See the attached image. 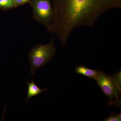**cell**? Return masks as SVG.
<instances>
[{
	"label": "cell",
	"mask_w": 121,
	"mask_h": 121,
	"mask_svg": "<svg viewBox=\"0 0 121 121\" xmlns=\"http://www.w3.org/2000/svg\"><path fill=\"white\" fill-rule=\"evenodd\" d=\"M121 7V0H53L54 18L47 30L64 47L76 28L92 27L106 12Z\"/></svg>",
	"instance_id": "cell-1"
},
{
	"label": "cell",
	"mask_w": 121,
	"mask_h": 121,
	"mask_svg": "<svg viewBox=\"0 0 121 121\" xmlns=\"http://www.w3.org/2000/svg\"><path fill=\"white\" fill-rule=\"evenodd\" d=\"M17 7L13 0H0V9L4 11H8Z\"/></svg>",
	"instance_id": "cell-7"
},
{
	"label": "cell",
	"mask_w": 121,
	"mask_h": 121,
	"mask_svg": "<svg viewBox=\"0 0 121 121\" xmlns=\"http://www.w3.org/2000/svg\"><path fill=\"white\" fill-rule=\"evenodd\" d=\"M95 80L104 94L109 99L108 105L121 106V71L111 76L99 70Z\"/></svg>",
	"instance_id": "cell-2"
},
{
	"label": "cell",
	"mask_w": 121,
	"mask_h": 121,
	"mask_svg": "<svg viewBox=\"0 0 121 121\" xmlns=\"http://www.w3.org/2000/svg\"><path fill=\"white\" fill-rule=\"evenodd\" d=\"M31 0H13L17 7L27 4H29Z\"/></svg>",
	"instance_id": "cell-9"
},
{
	"label": "cell",
	"mask_w": 121,
	"mask_h": 121,
	"mask_svg": "<svg viewBox=\"0 0 121 121\" xmlns=\"http://www.w3.org/2000/svg\"><path fill=\"white\" fill-rule=\"evenodd\" d=\"M28 86L27 94L26 101L27 103L31 98L40 94L43 92H45L48 90L47 88L41 89L35 84L34 82V78L33 79L31 82L30 83L28 81L26 82Z\"/></svg>",
	"instance_id": "cell-5"
},
{
	"label": "cell",
	"mask_w": 121,
	"mask_h": 121,
	"mask_svg": "<svg viewBox=\"0 0 121 121\" xmlns=\"http://www.w3.org/2000/svg\"><path fill=\"white\" fill-rule=\"evenodd\" d=\"M54 39H51L46 44H38L32 48L29 52L30 64V73L32 75L36 69L44 66L51 60L56 49L54 45Z\"/></svg>",
	"instance_id": "cell-3"
},
{
	"label": "cell",
	"mask_w": 121,
	"mask_h": 121,
	"mask_svg": "<svg viewBox=\"0 0 121 121\" xmlns=\"http://www.w3.org/2000/svg\"><path fill=\"white\" fill-rule=\"evenodd\" d=\"M29 4L32 8L33 19L48 28L54 18L51 0H31Z\"/></svg>",
	"instance_id": "cell-4"
},
{
	"label": "cell",
	"mask_w": 121,
	"mask_h": 121,
	"mask_svg": "<svg viewBox=\"0 0 121 121\" xmlns=\"http://www.w3.org/2000/svg\"><path fill=\"white\" fill-rule=\"evenodd\" d=\"M104 121H121V113L117 115L113 113H111L109 117L103 120Z\"/></svg>",
	"instance_id": "cell-8"
},
{
	"label": "cell",
	"mask_w": 121,
	"mask_h": 121,
	"mask_svg": "<svg viewBox=\"0 0 121 121\" xmlns=\"http://www.w3.org/2000/svg\"><path fill=\"white\" fill-rule=\"evenodd\" d=\"M75 72L88 77L94 80H95L99 74V71L97 70H93L86 67L82 65H80L76 67Z\"/></svg>",
	"instance_id": "cell-6"
}]
</instances>
